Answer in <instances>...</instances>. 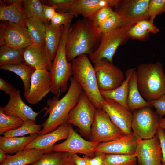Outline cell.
<instances>
[{"mask_svg":"<svg viewBox=\"0 0 165 165\" xmlns=\"http://www.w3.org/2000/svg\"><path fill=\"white\" fill-rule=\"evenodd\" d=\"M101 34L98 27L90 20H76L71 25L67 34L65 49L68 61H72L80 55H89L93 53Z\"/></svg>","mask_w":165,"mask_h":165,"instance_id":"6da1fadb","label":"cell"},{"mask_svg":"<svg viewBox=\"0 0 165 165\" xmlns=\"http://www.w3.org/2000/svg\"><path fill=\"white\" fill-rule=\"evenodd\" d=\"M70 83L68 90L60 100L54 97L47 101L49 107L44 116L48 113L47 119L42 124L43 129L38 134L42 135L50 132L59 126L66 123L68 115L78 102L82 89L73 77L70 78Z\"/></svg>","mask_w":165,"mask_h":165,"instance_id":"7a4b0ae2","label":"cell"},{"mask_svg":"<svg viewBox=\"0 0 165 165\" xmlns=\"http://www.w3.org/2000/svg\"><path fill=\"white\" fill-rule=\"evenodd\" d=\"M139 91L149 102L165 94V73L159 62L139 64L136 71Z\"/></svg>","mask_w":165,"mask_h":165,"instance_id":"3957f363","label":"cell"},{"mask_svg":"<svg viewBox=\"0 0 165 165\" xmlns=\"http://www.w3.org/2000/svg\"><path fill=\"white\" fill-rule=\"evenodd\" d=\"M73 75L90 101L97 109H102L105 98L99 89L94 67L86 54L72 61Z\"/></svg>","mask_w":165,"mask_h":165,"instance_id":"277c9868","label":"cell"},{"mask_svg":"<svg viewBox=\"0 0 165 165\" xmlns=\"http://www.w3.org/2000/svg\"><path fill=\"white\" fill-rule=\"evenodd\" d=\"M71 25L64 26L57 52L50 72L51 77L50 92L58 97L68 88V79L73 75L72 62L67 60L65 49L68 30Z\"/></svg>","mask_w":165,"mask_h":165,"instance_id":"5b68a950","label":"cell"},{"mask_svg":"<svg viewBox=\"0 0 165 165\" xmlns=\"http://www.w3.org/2000/svg\"><path fill=\"white\" fill-rule=\"evenodd\" d=\"M96 109L82 91L76 105L70 112L66 123L77 126L90 137Z\"/></svg>","mask_w":165,"mask_h":165,"instance_id":"8992f818","label":"cell"},{"mask_svg":"<svg viewBox=\"0 0 165 165\" xmlns=\"http://www.w3.org/2000/svg\"><path fill=\"white\" fill-rule=\"evenodd\" d=\"M127 31L122 27L101 34L99 47L89 55L94 64L102 59L112 63L113 57L118 47L124 44L129 38Z\"/></svg>","mask_w":165,"mask_h":165,"instance_id":"52a82bcc","label":"cell"},{"mask_svg":"<svg viewBox=\"0 0 165 165\" xmlns=\"http://www.w3.org/2000/svg\"><path fill=\"white\" fill-rule=\"evenodd\" d=\"M131 123L132 132L142 140L152 138L157 133L160 118L151 106L133 111Z\"/></svg>","mask_w":165,"mask_h":165,"instance_id":"ba28073f","label":"cell"},{"mask_svg":"<svg viewBox=\"0 0 165 165\" xmlns=\"http://www.w3.org/2000/svg\"><path fill=\"white\" fill-rule=\"evenodd\" d=\"M150 0H120L115 7L122 20V27L127 31L139 21L149 18Z\"/></svg>","mask_w":165,"mask_h":165,"instance_id":"9c48e42d","label":"cell"},{"mask_svg":"<svg viewBox=\"0 0 165 165\" xmlns=\"http://www.w3.org/2000/svg\"><path fill=\"white\" fill-rule=\"evenodd\" d=\"M124 135L102 109H96L91 128L90 141L99 143L106 142Z\"/></svg>","mask_w":165,"mask_h":165,"instance_id":"30bf717a","label":"cell"},{"mask_svg":"<svg viewBox=\"0 0 165 165\" xmlns=\"http://www.w3.org/2000/svg\"><path fill=\"white\" fill-rule=\"evenodd\" d=\"M94 67L100 90H114L124 80V76L121 70L106 59L94 63Z\"/></svg>","mask_w":165,"mask_h":165,"instance_id":"8fae6325","label":"cell"},{"mask_svg":"<svg viewBox=\"0 0 165 165\" xmlns=\"http://www.w3.org/2000/svg\"><path fill=\"white\" fill-rule=\"evenodd\" d=\"M32 43L27 29L9 22L0 23L1 46L25 49Z\"/></svg>","mask_w":165,"mask_h":165,"instance_id":"7c38bea8","label":"cell"},{"mask_svg":"<svg viewBox=\"0 0 165 165\" xmlns=\"http://www.w3.org/2000/svg\"><path fill=\"white\" fill-rule=\"evenodd\" d=\"M99 143L84 139L74 130L72 126L66 140L61 143L55 145L51 150L65 152L71 154L81 153L93 158L95 155L94 149Z\"/></svg>","mask_w":165,"mask_h":165,"instance_id":"4fadbf2b","label":"cell"},{"mask_svg":"<svg viewBox=\"0 0 165 165\" xmlns=\"http://www.w3.org/2000/svg\"><path fill=\"white\" fill-rule=\"evenodd\" d=\"M102 109L124 134L129 135L132 132L133 115L127 108L112 100L105 99Z\"/></svg>","mask_w":165,"mask_h":165,"instance_id":"5bb4252c","label":"cell"},{"mask_svg":"<svg viewBox=\"0 0 165 165\" xmlns=\"http://www.w3.org/2000/svg\"><path fill=\"white\" fill-rule=\"evenodd\" d=\"M142 140L132 132L114 140L100 143L94 149L95 152L105 154H134L138 142Z\"/></svg>","mask_w":165,"mask_h":165,"instance_id":"9a60e30c","label":"cell"},{"mask_svg":"<svg viewBox=\"0 0 165 165\" xmlns=\"http://www.w3.org/2000/svg\"><path fill=\"white\" fill-rule=\"evenodd\" d=\"M134 154L140 165H162V152L157 133L152 138L140 141Z\"/></svg>","mask_w":165,"mask_h":165,"instance_id":"2e32d148","label":"cell"},{"mask_svg":"<svg viewBox=\"0 0 165 165\" xmlns=\"http://www.w3.org/2000/svg\"><path fill=\"white\" fill-rule=\"evenodd\" d=\"M51 87L50 71L35 69L31 78L29 92L25 98L29 103L36 104L50 92Z\"/></svg>","mask_w":165,"mask_h":165,"instance_id":"e0dca14e","label":"cell"},{"mask_svg":"<svg viewBox=\"0 0 165 165\" xmlns=\"http://www.w3.org/2000/svg\"><path fill=\"white\" fill-rule=\"evenodd\" d=\"M22 61L35 69H43L50 71L53 61L45 46L33 43L24 50Z\"/></svg>","mask_w":165,"mask_h":165,"instance_id":"ac0fdd59","label":"cell"},{"mask_svg":"<svg viewBox=\"0 0 165 165\" xmlns=\"http://www.w3.org/2000/svg\"><path fill=\"white\" fill-rule=\"evenodd\" d=\"M9 101L4 107L0 106V109L6 115L18 117L24 122L32 120L36 122L38 112H35L22 100L20 92L16 89L10 95Z\"/></svg>","mask_w":165,"mask_h":165,"instance_id":"d6986e66","label":"cell"},{"mask_svg":"<svg viewBox=\"0 0 165 165\" xmlns=\"http://www.w3.org/2000/svg\"><path fill=\"white\" fill-rule=\"evenodd\" d=\"M71 126V124L66 123L59 126L50 132L38 135L27 145L25 149L35 148L52 151L51 148L56 142L67 138Z\"/></svg>","mask_w":165,"mask_h":165,"instance_id":"ffe728a7","label":"cell"},{"mask_svg":"<svg viewBox=\"0 0 165 165\" xmlns=\"http://www.w3.org/2000/svg\"><path fill=\"white\" fill-rule=\"evenodd\" d=\"M119 0H76L69 12L74 17L82 15L85 19L91 20L100 9L115 7Z\"/></svg>","mask_w":165,"mask_h":165,"instance_id":"44dd1931","label":"cell"},{"mask_svg":"<svg viewBox=\"0 0 165 165\" xmlns=\"http://www.w3.org/2000/svg\"><path fill=\"white\" fill-rule=\"evenodd\" d=\"M23 0H19L12 5H0V20L16 24L27 29L26 18L23 6Z\"/></svg>","mask_w":165,"mask_h":165,"instance_id":"7402d4cb","label":"cell"},{"mask_svg":"<svg viewBox=\"0 0 165 165\" xmlns=\"http://www.w3.org/2000/svg\"><path fill=\"white\" fill-rule=\"evenodd\" d=\"M50 151L48 149L35 148L24 149L13 155H8L6 159L0 165H29Z\"/></svg>","mask_w":165,"mask_h":165,"instance_id":"603a6c76","label":"cell"},{"mask_svg":"<svg viewBox=\"0 0 165 165\" xmlns=\"http://www.w3.org/2000/svg\"><path fill=\"white\" fill-rule=\"evenodd\" d=\"M38 135L33 134L27 136L0 137V148L6 154L16 153L25 149L27 145Z\"/></svg>","mask_w":165,"mask_h":165,"instance_id":"cb8c5ba5","label":"cell"},{"mask_svg":"<svg viewBox=\"0 0 165 165\" xmlns=\"http://www.w3.org/2000/svg\"><path fill=\"white\" fill-rule=\"evenodd\" d=\"M135 70V68L127 69L125 72L126 79L119 87L111 90H100L101 95L105 99H110L116 101L128 109L127 99L129 81L133 72Z\"/></svg>","mask_w":165,"mask_h":165,"instance_id":"d4e9b609","label":"cell"},{"mask_svg":"<svg viewBox=\"0 0 165 165\" xmlns=\"http://www.w3.org/2000/svg\"><path fill=\"white\" fill-rule=\"evenodd\" d=\"M127 105L128 110L133 112L144 107L152 106L149 102L143 98L139 91L136 70L133 72L130 80Z\"/></svg>","mask_w":165,"mask_h":165,"instance_id":"484cf974","label":"cell"},{"mask_svg":"<svg viewBox=\"0 0 165 165\" xmlns=\"http://www.w3.org/2000/svg\"><path fill=\"white\" fill-rule=\"evenodd\" d=\"M0 69L12 72L20 78L24 84V97H26L29 92L31 77L35 69L23 62L16 64L0 66Z\"/></svg>","mask_w":165,"mask_h":165,"instance_id":"4316f807","label":"cell"},{"mask_svg":"<svg viewBox=\"0 0 165 165\" xmlns=\"http://www.w3.org/2000/svg\"><path fill=\"white\" fill-rule=\"evenodd\" d=\"M45 25V46L53 61L57 52L64 26L55 27L50 24Z\"/></svg>","mask_w":165,"mask_h":165,"instance_id":"83f0119b","label":"cell"},{"mask_svg":"<svg viewBox=\"0 0 165 165\" xmlns=\"http://www.w3.org/2000/svg\"><path fill=\"white\" fill-rule=\"evenodd\" d=\"M26 26L33 43L45 46V25L41 20L26 18Z\"/></svg>","mask_w":165,"mask_h":165,"instance_id":"f1b7e54d","label":"cell"},{"mask_svg":"<svg viewBox=\"0 0 165 165\" xmlns=\"http://www.w3.org/2000/svg\"><path fill=\"white\" fill-rule=\"evenodd\" d=\"M0 48V66L14 64L23 62L22 55L24 49L16 48L6 46Z\"/></svg>","mask_w":165,"mask_h":165,"instance_id":"f546056e","label":"cell"},{"mask_svg":"<svg viewBox=\"0 0 165 165\" xmlns=\"http://www.w3.org/2000/svg\"><path fill=\"white\" fill-rule=\"evenodd\" d=\"M70 154L65 152H47L39 159L29 165H63Z\"/></svg>","mask_w":165,"mask_h":165,"instance_id":"4dcf8cb0","label":"cell"},{"mask_svg":"<svg viewBox=\"0 0 165 165\" xmlns=\"http://www.w3.org/2000/svg\"><path fill=\"white\" fill-rule=\"evenodd\" d=\"M42 6V3L38 0H23V9L26 18H36L42 20L45 24H49L43 17Z\"/></svg>","mask_w":165,"mask_h":165,"instance_id":"1f68e13d","label":"cell"},{"mask_svg":"<svg viewBox=\"0 0 165 165\" xmlns=\"http://www.w3.org/2000/svg\"><path fill=\"white\" fill-rule=\"evenodd\" d=\"M32 120L24 122L19 128L4 133L3 136L7 137H20L28 134H38L42 130V125L37 124Z\"/></svg>","mask_w":165,"mask_h":165,"instance_id":"d6a6232c","label":"cell"},{"mask_svg":"<svg viewBox=\"0 0 165 165\" xmlns=\"http://www.w3.org/2000/svg\"><path fill=\"white\" fill-rule=\"evenodd\" d=\"M105 165H136L137 159L134 154H104Z\"/></svg>","mask_w":165,"mask_h":165,"instance_id":"836d02e7","label":"cell"},{"mask_svg":"<svg viewBox=\"0 0 165 165\" xmlns=\"http://www.w3.org/2000/svg\"><path fill=\"white\" fill-rule=\"evenodd\" d=\"M20 118L15 116L4 114L0 109V134H3L6 132L15 130L24 123Z\"/></svg>","mask_w":165,"mask_h":165,"instance_id":"e575fe53","label":"cell"},{"mask_svg":"<svg viewBox=\"0 0 165 165\" xmlns=\"http://www.w3.org/2000/svg\"><path fill=\"white\" fill-rule=\"evenodd\" d=\"M122 20L116 11H113L106 19L98 27L101 34L112 31L121 27Z\"/></svg>","mask_w":165,"mask_h":165,"instance_id":"d590c367","label":"cell"},{"mask_svg":"<svg viewBox=\"0 0 165 165\" xmlns=\"http://www.w3.org/2000/svg\"><path fill=\"white\" fill-rule=\"evenodd\" d=\"M76 0H46L42 2L43 4L54 6L57 12H70Z\"/></svg>","mask_w":165,"mask_h":165,"instance_id":"8d00e7d4","label":"cell"},{"mask_svg":"<svg viewBox=\"0 0 165 165\" xmlns=\"http://www.w3.org/2000/svg\"><path fill=\"white\" fill-rule=\"evenodd\" d=\"M74 16L69 12H57L50 22V24L55 27L66 26L71 24Z\"/></svg>","mask_w":165,"mask_h":165,"instance_id":"74e56055","label":"cell"},{"mask_svg":"<svg viewBox=\"0 0 165 165\" xmlns=\"http://www.w3.org/2000/svg\"><path fill=\"white\" fill-rule=\"evenodd\" d=\"M165 0H150L148 7L149 20L153 23L156 16L163 12Z\"/></svg>","mask_w":165,"mask_h":165,"instance_id":"f35d334b","label":"cell"},{"mask_svg":"<svg viewBox=\"0 0 165 165\" xmlns=\"http://www.w3.org/2000/svg\"><path fill=\"white\" fill-rule=\"evenodd\" d=\"M149 33L146 31L136 24L128 29L126 34L129 38L140 41L147 40L149 36Z\"/></svg>","mask_w":165,"mask_h":165,"instance_id":"ab89813d","label":"cell"},{"mask_svg":"<svg viewBox=\"0 0 165 165\" xmlns=\"http://www.w3.org/2000/svg\"><path fill=\"white\" fill-rule=\"evenodd\" d=\"M111 8L104 7L99 10L90 20L95 26L98 27L113 12Z\"/></svg>","mask_w":165,"mask_h":165,"instance_id":"60d3db41","label":"cell"},{"mask_svg":"<svg viewBox=\"0 0 165 165\" xmlns=\"http://www.w3.org/2000/svg\"><path fill=\"white\" fill-rule=\"evenodd\" d=\"M151 106L156 109L160 118L165 115V94L158 99L149 102Z\"/></svg>","mask_w":165,"mask_h":165,"instance_id":"b9f144b4","label":"cell"},{"mask_svg":"<svg viewBox=\"0 0 165 165\" xmlns=\"http://www.w3.org/2000/svg\"><path fill=\"white\" fill-rule=\"evenodd\" d=\"M136 24L144 30L149 33L156 34L159 32L158 28L149 20H141L138 22Z\"/></svg>","mask_w":165,"mask_h":165,"instance_id":"7bdbcfd3","label":"cell"},{"mask_svg":"<svg viewBox=\"0 0 165 165\" xmlns=\"http://www.w3.org/2000/svg\"><path fill=\"white\" fill-rule=\"evenodd\" d=\"M164 130L159 126L157 132L162 152V165H165V132Z\"/></svg>","mask_w":165,"mask_h":165,"instance_id":"ee69618b","label":"cell"},{"mask_svg":"<svg viewBox=\"0 0 165 165\" xmlns=\"http://www.w3.org/2000/svg\"><path fill=\"white\" fill-rule=\"evenodd\" d=\"M42 12L44 19L47 22L49 23L57 11L54 7L42 3Z\"/></svg>","mask_w":165,"mask_h":165,"instance_id":"f6af8a7d","label":"cell"},{"mask_svg":"<svg viewBox=\"0 0 165 165\" xmlns=\"http://www.w3.org/2000/svg\"><path fill=\"white\" fill-rule=\"evenodd\" d=\"M16 89L10 83L4 80L2 77H0V90L10 95Z\"/></svg>","mask_w":165,"mask_h":165,"instance_id":"bcb514c9","label":"cell"},{"mask_svg":"<svg viewBox=\"0 0 165 165\" xmlns=\"http://www.w3.org/2000/svg\"><path fill=\"white\" fill-rule=\"evenodd\" d=\"M104 153L95 152V156L90 158L89 165H105L103 160Z\"/></svg>","mask_w":165,"mask_h":165,"instance_id":"7dc6e473","label":"cell"},{"mask_svg":"<svg viewBox=\"0 0 165 165\" xmlns=\"http://www.w3.org/2000/svg\"><path fill=\"white\" fill-rule=\"evenodd\" d=\"M70 154L76 165H89V160L90 157L86 156L81 157L77 154Z\"/></svg>","mask_w":165,"mask_h":165,"instance_id":"c3c4849f","label":"cell"},{"mask_svg":"<svg viewBox=\"0 0 165 165\" xmlns=\"http://www.w3.org/2000/svg\"><path fill=\"white\" fill-rule=\"evenodd\" d=\"M8 154L2 149L0 148V163H2L7 158Z\"/></svg>","mask_w":165,"mask_h":165,"instance_id":"681fc988","label":"cell"},{"mask_svg":"<svg viewBox=\"0 0 165 165\" xmlns=\"http://www.w3.org/2000/svg\"><path fill=\"white\" fill-rule=\"evenodd\" d=\"M19 0H4L3 1L0 0V4H2L6 6H9L14 4L17 2Z\"/></svg>","mask_w":165,"mask_h":165,"instance_id":"f907efd6","label":"cell"},{"mask_svg":"<svg viewBox=\"0 0 165 165\" xmlns=\"http://www.w3.org/2000/svg\"><path fill=\"white\" fill-rule=\"evenodd\" d=\"M70 155L63 165H76L72 158L71 155Z\"/></svg>","mask_w":165,"mask_h":165,"instance_id":"816d5d0a","label":"cell"},{"mask_svg":"<svg viewBox=\"0 0 165 165\" xmlns=\"http://www.w3.org/2000/svg\"><path fill=\"white\" fill-rule=\"evenodd\" d=\"M159 127L163 129H165V118L160 119L159 123Z\"/></svg>","mask_w":165,"mask_h":165,"instance_id":"f5cc1de1","label":"cell"},{"mask_svg":"<svg viewBox=\"0 0 165 165\" xmlns=\"http://www.w3.org/2000/svg\"><path fill=\"white\" fill-rule=\"evenodd\" d=\"M163 12H165V4L163 9Z\"/></svg>","mask_w":165,"mask_h":165,"instance_id":"db71d44e","label":"cell"},{"mask_svg":"<svg viewBox=\"0 0 165 165\" xmlns=\"http://www.w3.org/2000/svg\"><path fill=\"white\" fill-rule=\"evenodd\" d=\"M136 165H139V164H138V165L136 164Z\"/></svg>","mask_w":165,"mask_h":165,"instance_id":"11a10c76","label":"cell"}]
</instances>
